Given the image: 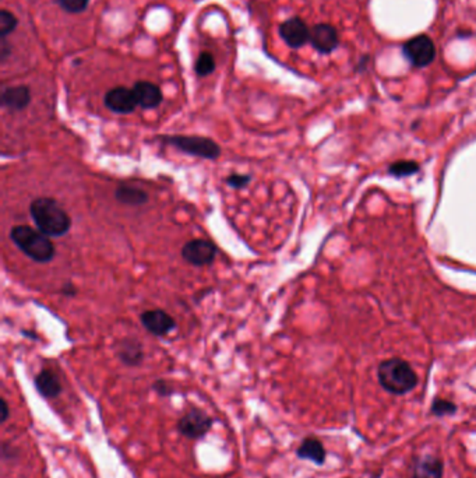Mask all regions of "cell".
<instances>
[{
	"label": "cell",
	"instance_id": "obj_1",
	"mask_svg": "<svg viewBox=\"0 0 476 478\" xmlns=\"http://www.w3.org/2000/svg\"><path fill=\"white\" fill-rule=\"evenodd\" d=\"M30 214L41 233L49 238L66 235L71 228V217L52 197H38L30 206Z\"/></svg>",
	"mask_w": 476,
	"mask_h": 478
},
{
	"label": "cell",
	"instance_id": "obj_2",
	"mask_svg": "<svg viewBox=\"0 0 476 478\" xmlns=\"http://www.w3.org/2000/svg\"><path fill=\"white\" fill-rule=\"evenodd\" d=\"M10 239L27 257L37 263H49L56 255L54 242L38 228L16 226L10 231Z\"/></svg>",
	"mask_w": 476,
	"mask_h": 478
},
{
	"label": "cell",
	"instance_id": "obj_3",
	"mask_svg": "<svg viewBox=\"0 0 476 478\" xmlns=\"http://www.w3.org/2000/svg\"><path fill=\"white\" fill-rule=\"evenodd\" d=\"M377 378L384 390L397 396L407 395L417 385L415 371L407 361L401 358L383 361L377 368Z\"/></svg>",
	"mask_w": 476,
	"mask_h": 478
},
{
	"label": "cell",
	"instance_id": "obj_4",
	"mask_svg": "<svg viewBox=\"0 0 476 478\" xmlns=\"http://www.w3.org/2000/svg\"><path fill=\"white\" fill-rule=\"evenodd\" d=\"M160 139L164 143L178 148L180 153L208 161H215L222 154L220 144L208 137L174 134V136H161Z\"/></svg>",
	"mask_w": 476,
	"mask_h": 478
},
{
	"label": "cell",
	"instance_id": "obj_5",
	"mask_svg": "<svg viewBox=\"0 0 476 478\" xmlns=\"http://www.w3.org/2000/svg\"><path fill=\"white\" fill-rule=\"evenodd\" d=\"M217 246L207 239H191L186 242L182 247V257L196 266V267H203V266H210L215 260L217 256Z\"/></svg>",
	"mask_w": 476,
	"mask_h": 478
},
{
	"label": "cell",
	"instance_id": "obj_6",
	"mask_svg": "<svg viewBox=\"0 0 476 478\" xmlns=\"http://www.w3.org/2000/svg\"><path fill=\"white\" fill-rule=\"evenodd\" d=\"M213 419L203 410L190 409L179 419L178 429L183 436L189 439H200L213 428Z\"/></svg>",
	"mask_w": 476,
	"mask_h": 478
},
{
	"label": "cell",
	"instance_id": "obj_7",
	"mask_svg": "<svg viewBox=\"0 0 476 478\" xmlns=\"http://www.w3.org/2000/svg\"><path fill=\"white\" fill-rule=\"evenodd\" d=\"M404 55L417 67L429 66L436 57V47L426 35H419L404 45Z\"/></svg>",
	"mask_w": 476,
	"mask_h": 478
},
{
	"label": "cell",
	"instance_id": "obj_8",
	"mask_svg": "<svg viewBox=\"0 0 476 478\" xmlns=\"http://www.w3.org/2000/svg\"><path fill=\"white\" fill-rule=\"evenodd\" d=\"M140 322L153 336L162 337L177 329V320L162 309L145 310L140 315Z\"/></svg>",
	"mask_w": 476,
	"mask_h": 478
},
{
	"label": "cell",
	"instance_id": "obj_9",
	"mask_svg": "<svg viewBox=\"0 0 476 478\" xmlns=\"http://www.w3.org/2000/svg\"><path fill=\"white\" fill-rule=\"evenodd\" d=\"M104 103L109 111H112L114 114H119V115L131 114L138 107L133 88H127V87H115L109 90L105 94Z\"/></svg>",
	"mask_w": 476,
	"mask_h": 478
},
{
	"label": "cell",
	"instance_id": "obj_10",
	"mask_svg": "<svg viewBox=\"0 0 476 478\" xmlns=\"http://www.w3.org/2000/svg\"><path fill=\"white\" fill-rule=\"evenodd\" d=\"M278 33L282 41L294 49L302 48L307 44V41H310V30L307 28L306 23L299 17H292L284 21L280 25Z\"/></svg>",
	"mask_w": 476,
	"mask_h": 478
},
{
	"label": "cell",
	"instance_id": "obj_11",
	"mask_svg": "<svg viewBox=\"0 0 476 478\" xmlns=\"http://www.w3.org/2000/svg\"><path fill=\"white\" fill-rule=\"evenodd\" d=\"M310 44L320 54H331L338 47V33L333 25L317 24L310 30Z\"/></svg>",
	"mask_w": 476,
	"mask_h": 478
},
{
	"label": "cell",
	"instance_id": "obj_12",
	"mask_svg": "<svg viewBox=\"0 0 476 478\" xmlns=\"http://www.w3.org/2000/svg\"><path fill=\"white\" fill-rule=\"evenodd\" d=\"M133 91L136 95L137 105L143 110H154L158 108L164 100V94L161 88L151 81H137L133 86Z\"/></svg>",
	"mask_w": 476,
	"mask_h": 478
},
{
	"label": "cell",
	"instance_id": "obj_13",
	"mask_svg": "<svg viewBox=\"0 0 476 478\" xmlns=\"http://www.w3.org/2000/svg\"><path fill=\"white\" fill-rule=\"evenodd\" d=\"M412 478H443L444 463L433 455L419 456L412 465Z\"/></svg>",
	"mask_w": 476,
	"mask_h": 478
},
{
	"label": "cell",
	"instance_id": "obj_14",
	"mask_svg": "<svg viewBox=\"0 0 476 478\" xmlns=\"http://www.w3.org/2000/svg\"><path fill=\"white\" fill-rule=\"evenodd\" d=\"M31 103V91L27 86L7 87L1 93V105L10 111H23Z\"/></svg>",
	"mask_w": 476,
	"mask_h": 478
},
{
	"label": "cell",
	"instance_id": "obj_15",
	"mask_svg": "<svg viewBox=\"0 0 476 478\" xmlns=\"http://www.w3.org/2000/svg\"><path fill=\"white\" fill-rule=\"evenodd\" d=\"M35 389L45 399H55L61 393L59 376L51 369H42L34 379Z\"/></svg>",
	"mask_w": 476,
	"mask_h": 478
},
{
	"label": "cell",
	"instance_id": "obj_16",
	"mask_svg": "<svg viewBox=\"0 0 476 478\" xmlns=\"http://www.w3.org/2000/svg\"><path fill=\"white\" fill-rule=\"evenodd\" d=\"M297 456L302 460H310L319 466L324 465L326 462V449L323 443L316 438H306L302 441L297 450Z\"/></svg>",
	"mask_w": 476,
	"mask_h": 478
},
{
	"label": "cell",
	"instance_id": "obj_17",
	"mask_svg": "<svg viewBox=\"0 0 476 478\" xmlns=\"http://www.w3.org/2000/svg\"><path fill=\"white\" fill-rule=\"evenodd\" d=\"M118 357L127 366H138L144 361L143 346L136 339H124L118 349Z\"/></svg>",
	"mask_w": 476,
	"mask_h": 478
},
{
	"label": "cell",
	"instance_id": "obj_18",
	"mask_svg": "<svg viewBox=\"0 0 476 478\" xmlns=\"http://www.w3.org/2000/svg\"><path fill=\"white\" fill-rule=\"evenodd\" d=\"M115 199L120 204L130 206V207H138L148 202V194L145 190L130 186V185H120L115 190Z\"/></svg>",
	"mask_w": 476,
	"mask_h": 478
},
{
	"label": "cell",
	"instance_id": "obj_19",
	"mask_svg": "<svg viewBox=\"0 0 476 478\" xmlns=\"http://www.w3.org/2000/svg\"><path fill=\"white\" fill-rule=\"evenodd\" d=\"M194 70L198 77H206L214 73L215 59L210 52H201L194 63Z\"/></svg>",
	"mask_w": 476,
	"mask_h": 478
},
{
	"label": "cell",
	"instance_id": "obj_20",
	"mask_svg": "<svg viewBox=\"0 0 476 478\" xmlns=\"http://www.w3.org/2000/svg\"><path fill=\"white\" fill-rule=\"evenodd\" d=\"M17 25H18L17 17L11 11L3 8L0 11V37L6 38L17 28Z\"/></svg>",
	"mask_w": 476,
	"mask_h": 478
},
{
	"label": "cell",
	"instance_id": "obj_21",
	"mask_svg": "<svg viewBox=\"0 0 476 478\" xmlns=\"http://www.w3.org/2000/svg\"><path fill=\"white\" fill-rule=\"evenodd\" d=\"M417 170H419V165L417 163L414 161H398V163H394L388 173L394 177H408V175H414L417 174Z\"/></svg>",
	"mask_w": 476,
	"mask_h": 478
},
{
	"label": "cell",
	"instance_id": "obj_22",
	"mask_svg": "<svg viewBox=\"0 0 476 478\" xmlns=\"http://www.w3.org/2000/svg\"><path fill=\"white\" fill-rule=\"evenodd\" d=\"M433 416L437 417H444V416H453L457 412V406L446 399H434L432 409H430Z\"/></svg>",
	"mask_w": 476,
	"mask_h": 478
},
{
	"label": "cell",
	"instance_id": "obj_23",
	"mask_svg": "<svg viewBox=\"0 0 476 478\" xmlns=\"http://www.w3.org/2000/svg\"><path fill=\"white\" fill-rule=\"evenodd\" d=\"M55 1L59 4L60 8L71 14L83 13L90 4V0H55Z\"/></svg>",
	"mask_w": 476,
	"mask_h": 478
},
{
	"label": "cell",
	"instance_id": "obj_24",
	"mask_svg": "<svg viewBox=\"0 0 476 478\" xmlns=\"http://www.w3.org/2000/svg\"><path fill=\"white\" fill-rule=\"evenodd\" d=\"M251 180V175L247 174H232L225 178V183L232 189H244Z\"/></svg>",
	"mask_w": 476,
	"mask_h": 478
},
{
	"label": "cell",
	"instance_id": "obj_25",
	"mask_svg": "<svg viewBox=\"0 0 476 478\" xmlns=\"http://www.w3.org/2000/svg\"><path fill=\"white\" fill-rule=\"evenodd\" d=\"M154 390L160 395V396H162V397H167V396H171L172 395V387L168 385V382H165V380H157L155 383H154Z\"/></svg>",
	"mask_w": 476,
	"mask_h": 478
},
{
	"label": "cell",
	"instance_id": "obj_26",
	"mask_svg": "<svg viewBox=\"0 0 476 478\" xmlns=\"http://www.w3.org/2000/svg\"><path fill=\"white\" fill-rule=\"evenodd\" d=\"M61 294L66 297H74L77 294V288L71 283H66L61 288Z\"/></svg>",
	"mask_w": 476,
	"mask_h": 478
},
{
	"label": "cell",
	"instance_id": "obj_27",
	"mask_svg": "<svg viewBox=\"0 0 476 478\" xmlns=\"http://www.w3.org/2000/svg\"><path fill=\"white\" fill-rule=\"evenodd\" d=\"M11 49L8 48V44L4 41V38H1V44H0V55H1V60L6 59L10 55Z\"/></svg>",
	"mask_w": 476,
	"mask_h": 478
},
{
	"label": "cell",
	"instance_id": "obj_28",
	"mask_svg": "<svg viewBox=\"0 0 476 478\" xmlns=\"http://www.w3.org/2000/svg\"><path fill=\"white\" fill-rule=\"evenodd\" d=\"M0 406H1V422H6L8 416H10V412H8V404L4 399L0 400Z\"/></svg>",
	"mask_w": 476,
	"mask_h": 478
}]
</instances>
